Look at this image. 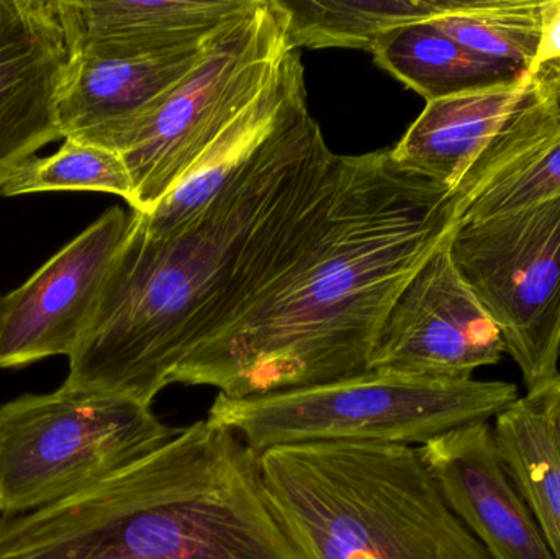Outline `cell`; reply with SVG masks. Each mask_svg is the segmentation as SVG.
Instances as JSON below:
<instances>
[{
  "mask_svg": "<svg viewBox=\"0 0 560 559\" xmlns=\"http://www.w3.org/2000/svg\"><path fill=\"white\" fill-rule=\"evenodd\" d=\"M256 0H58L72 53L171 55L209 42Z\"/></svg>",
  "mask_w": 560,
  "mask_h": 559,
  "instance_id": "obj_14",
  "label": "cell"
},
{
  "mask_svg": "<svg viewBox=\"0 0 560 559\" xmlns=\"http://www.w3.org/2000/svg\"><path fill=\"white\" fill-rule=\"evenodd\" d=\"M450 255L529 391L559 376L560 196L459 223Z\"/></svg>",
  "mask_w": 560,
  "mask_h": 559,
  "instance_id": "obj_8",
  "label": "cell"
},
{
  "mask_svg": "<svg viewBox=\"0 0 560 559\" xmlns=\"http://www.w3.org/2000/svg\"><path fill=\"white\" fill-rule=\"evenodd\" d=\"M71 58L58 0H0V187L62 138L58 98Z\"/></svg>",
  "mask_w": 560,
  "mask_h": 559,
  "instance_id": "obj_11",
  "label": "cell"
},
{
  "mask_svg": "<svg viewBox=\"0 0 560 559\" xmlns=\"http://www.w3.org/2000/svg\"><path fill=\"white\" fill-rule=\"evenodd\" d=\"M0 559H293L258 455L197 420L74 498L0 517Z\"/></svg>",
  "mask_w": 560,
  "mask_h": 559,
  "instance_id": "obj_3",
  "label": "cell"
},
{
  "mask_svg": "<svg viewBox=\"0 0 560 559\" xmlns=\"http://www.w3.org/2000/svg\"><path fill=\"white\" fill-rule=\"evenodd\" d=\"M0 302H2V295H0Z\"/></svg>",
  "mask_w": 560,
  "mask_h": 559,
  "instance_id": "obj_26",
  "label": "cell"
},
{
  "mask_svg": "<svg viewBox=\"0 0 560 559\" xmlns=\"http://www.w3.org/2000/svg\"><path fill=\"white\" fill-rule=\"evenodd\" d=\"M518 399L516 384L505 381L368 371L322 386L243 399L219 394L207 420L235 432L258 456L303 443L421 446L453 430L495 420Z\"/></svg>",
  "mask_w": 560,
  "mask_h": 559,
  "instance_id": "obj_5",
  "label": "cell"
},
{
  "mask_svg": "<svg viewBox=\"0 0 560 559\" xmlns=\"http://www.w3.org/2000/svg\"><path fill=\"white\" fill-rule=\"evenodd\" d=\"M306 94L300 49H290L265 91L200 154L176 189L150 213L133 212L151 236L171 235L196 219L249 163L296 98Z\"/></svg>",
  "mask_w": 560,
  "mask_h": 559,
  "instance_id": "obj_15",
  "label": "cell"
},
{
  "mask_svg": "<svg viewBox=\"0 0 560 559\" xmlns=\"http://www.w3.org/2000/svg\"><path fill=\"white\" fill-rule=\"evenodd\" d=\"M536 71H541L542 74L546 75L549 84L555 89L556 95H558L560 105V61L546 62V65H542L541 68L536 69Z\"/></svg>",
  "mask_w": 560,
  "mask_h": 559,
  "instance_id": "obj_25",
  "label": "cell"
},
{
  "mask_svg": "<svg viewBox=\"0 0 560 559\" xmlns=\"http://www.w3.org/2000/svg\"><path fill=\"white\" fill-rule=\"evenodd\" d=\"M546 0H453L433 20L438 28L477 55L533 72Z\"/></svg>",
  "mask_w": 560,
  "mask_h": 559,
  "instance_id": "obj_20",
  "label": "cell"
},
{
  "mask_svg": "<svg viewBox=\"0 0 560 559\" xmlns=\"http://www.w3.org/2000/svg\"><path fill=\"white\" fill-rule=\"evenodd\" d=\"M418 453L492 559H558L506 475L490 422L453 430L418 446Z\"/></svg>",
  "mask_w": 560,
  "mask_h": 559,
  "instance_id": "obj_13",
  "label": "cell"
},
{
  "mask_svg": "<svg viewBox=\"0 0 560 559\" xmlns=\"http://www.w3.org/2000/svg\"><path fill=\"white\" fill-rule=\"evenodd\" d=\"M533 72L515 84L427 102L392 156L405 170L456 193L480 154L505 128L532 85Z\"/></svg>",
  "mask_w": 560,
  "mask_h": 559,
  "instance_id": "obj_16",
  "label": "cell"
},
{
  "mask_svg": "<svg viewBox=\"0 0 560 559\" xmlns=\"http://www.w3.org/2000/svg\"><path fill=\"white\" fill-rule=\"evenodd\" d=\"M555 61H560V0H546L542 10L541 43L533 72L546 62Z\"/></svg>",
  "mask_w": 560,
  "mask_h": 559,
  "instance_id": "obj_23",
  "label": "cell"
},
{
  "mask_svg": "<svg viewBox=\"0 0 560 559\" xmlns=\"http://www.w3.org/2000/svg\"><path fill=\"white\" fill-rule=\"evenodd\" d=\"M371 53L382 69L427 102L515 84L532 74L470 51L434 22L385 33Z\"/></svg>",
  "mask_w": 560,
  "mask_h": 559,
  "instance_id": "obj_17",
  "label": "cell"
},
{
  "mask_svg": "<svg viewBox=\"0 0 560 559\" xmlns=\"http://www.w3.org/2000/svg\"><path fill=\"white\" fill-rule=\"evenodd\" d=\"M510 481L560 559V440L535 396L520 397L492 426Z\"/></svg>",
  "mask_w": 560,
  "mask_h": 559,
  "instance_id": "obj_18",
  "label": "cell"
},
{
  "mask_svg": "<svg viewBox=\"0 0 560 559\" xmlns=\"http://www.w3.org/2000/svg\"><path fill=\"white\" fill-rule=\"evenodd\" d=\"M131 213L112 207L0 302V368L71 357L101 298Z\"/></svg>",
  "mask_w": 560,
  "mask_h": 559,
  "instance_id": "obj_10",
  "label": "cell"
},
{
  "mask_svg": "<svg viewBox=\"0 0 560 559\" xmlns=\"http://www.w3.org/2000/svg\"><path fill=\"white\" fill-rule=\"evenodd\" d=\"M503 353L502 334L460 278L446 242L392 305L369 371L472 380L480 368L500 363Z\"/></svg>",
  "mask_w": 560,
  "mask_h": 559,
  "instance_id": "obj_9",
  "label": "cell"
},
{
  "mask_svg": "<svg viewBox=\"0 0 560 559\" xmlns=\"http://www.w3.org/2000/svg\"><path fill=\"white\" fill-rule=\"evenodd\" d=\"M151 406L62 383L0 406V517L94 488L179 435Z\"/></svg>",
  "mask_w": 560,
  "mask_h": 559,
  "instance_id": "obj_6",
  "label": "cell"
},
{
  "mask_svg": "<svg viewBox=\"0 0 560 559\" xmlns=\"http://www.w3.org/2000/svg\"><path fill=\"white\" fill-rule=\"evenodd\" d=\"M459 217L456 193L405 170L392 150L341 156L331 209L305 252L170 384L243 399L368 373L388 311Z\"/></svg>",
  "mask_w": 560,
  "mask_h": 559,
  "instance_id": "obj_2",
  "label": "cell"
},
{
  "mask_svg": "<svg viewBox=\"0 0 560 559\" xmlns=\"http://www.w3.org/2000/svg\"><path fill=\"white\" fill-rule=\"evenodd\" d=\"M55 190H92L133 202V179L124 158L107 148L66 138L51 156L33 158L23 164L2 187L0 196Z\"/></svg>",
  "mask_w": 560,
  "mask_h": 559,
  "instance_id": "obj_21",
  "label": "cell"
},
{
  "mask_svg": "<svg viewBox=\"0 0 560 559\" xmlns=\"http://www.w3.org/2000/svg\"><path fill=\"white\" fill-rule=\"evenodd\" d=\"M289 22L280 0H256L213 36L199 65L125 141L118 154L133 179V212H153L265 91L293 49Z\"/></svg>",
  "mask_w": 560,
  "mask_h": 559,
  "instance_id": "obj_7",
  "label": "cell"
},
{
  "mask_svg": "<svg viewBox=\"0 0 560 559\" xmlns=\"http://www.w3.org/2000/svg\"><path fill=\"white\" fill-rule=\"evenodd\" d=\"M341 177L306 94L187 225L151 236L133 213L65 384L151 406L173 371L245 317L322 229Z\"/></svg>",
  "mask_w": 560,
  "mask_h": 559,
  "instance_id": "obj_1",
  "label": "cell"
},
{
  "mask_svg": "<svg viewBox=\"0 0 560 559\" xmlns=\"http://www.w3.org/2000/svg\"><path fill=\"white\" fill-rule=\"evenodd\" d=\"M213 36L202 46L171 55L72 53L58 98L62 138L118 153L130 135L199 65Z\"/></svg>",
  "mask_w": 560,
  "mask_h": 559,
  "instance_id": "obj_12",
  "label": "cell"
},
{
  "mask_svg": "<svg viewBox=\"0 0 560 559\" xmlns=\"http://www.w3.org/2000/svg\"><path fill=\"white\" fill-rule=\"evenodd\" d=\"M258 468L293 559H492L415 446H278Z\"/></svg>",
  "mask_w": 560,
  "mask_h": 559,
  "instance_id": "obj_4",
  "label": "cell"
},
{
  "mask_svg": "<svg viewBox=\"0 0 560 559\" xmlns=\"http://www.w3.org/2000/svg\"><path fill=\"white\" fill-rule=\"evenodd\" d=\"M528 394L535 396L536 400L541 404L560 440V374L551 383L545 384L539 389L529 391Z\"/></svg>",
  "mask_w": 560,
  "mask_h": 559,
  "instance_id": "obj_24",
  "label": "cell"
},
{
  "mask_svg": "<svg viewBox=\"0 0 560 559\" xmlns=\"http://www.w3.org/2000/svg\"><path fill=\"white\" fill-rule=\"evenodd\" d=\"M559 196L560 131L533 151L512 173L474 197L460 213L459 223L526 209Z\"/></svg>",
  "mask_w": 560,
  "mask_h": 559,
  "instance_id": "obj_22",
  "label": "cell"
},
{
  "mask_svg": "<svg viewBox=\"0 0 560 559\" xmlns=\"http://www.w3.org/2000/svg\"><path fill=\"white\" fill-rule=\"evenodd\" d=\"M289 12L295 49L351 48L372 51L385 33L433 22L453 0H280Z\"/></svg>",
  "mask_w": 560,
  "mask_h": 559,
  "instance_id": "obj_19",
  "label": "cell"
}]
</instances>
